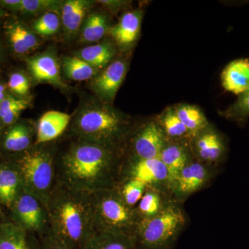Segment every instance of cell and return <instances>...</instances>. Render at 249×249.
Segmentation results:
<instances>
[{"label": "cell", "instance_id": "1", "mask_svg": "<svg viewBox=\"0 0 249 249\" xmlns=\"http://www.w3.org/2000/svg\"><path fill=\"white\" fill-rule=\"evenodd\" d=\"M123 152L78 140L56 160V180L78 191L93 193L115 188Z\"/></svg>", "mask_w": 249, "mask_h": 249}, {"label": "cell", "instance_id": "2", "mask_svg": "<svg viewBox=\"0 0 249 249\" xmlns=\"http://www.w3.org/2000/svg\"><path fill=\"white\" fill-rule=\"evenodd\" d=\"M50 231L72 249H84L96 233L91 193L57 181L47 201Z\"/></svg>", "mask_w": 249, "mask_h": 249}, {"label": "cell", "instance_id": "3", "mask_svg": "<svg viewBox=\"0 0 249 249\" xmlns=\"http://www.w3.org/2000/svg\"><path fill=\"white\" fill-rule=\"evenodd\" d=\"M132 126L127 118L112 109L93 106L83 109L72 124L77 139L123 152Z\"/></svg>", "mask_w": 249, "mask_h": 249}, {"label": "cell", "instance_id": "4", "mask_svg": "<svg viewBox=\"0 0 249 249\" xmlns=\"http://www.w3.org/2000/svg\"><path fill=\"white\" fill-rule=\"evenodd\" d=\"M47 144H35L26 151L10 155L5 160L17 171L22 189L38 198L45 206L56 183L57 159L53 149Z\"/></svg>", "mask_w": 249, "mask_h": 249}, {"label": "cell", "instance_id": "5", "mask_svg": "<svg viewBox=\"0 0 249 249\" xmlns=\"http://www.w3.org/2000/svg\"><path fill=\"white\" fill-rule=\"evenodd\" d=\"M91 204L96 232L135 235L140 222L137 211L121 199L115 188L91 193Z\"/></svg>", "mask_w": 249, "mask_h": 249}, {"label": "cell", "instance_id": "6", "mask_svg": "<svg viewBox=\"0 0 249 249\" xmlns=\"http://www.w3.org/2000/svg\"><path fill=\"white\" fill-rule=\"evenodd\" d=\"M187 222L182 204L173 200L158 215L140 220L134 235L139 249H173Z\"/></svg>", "mask_w": 249, "mask_h": 249}, {"label": "cell", "instance_id": "7", "mask_svg": "<svg viewBox=\"0 0 249 249\" xmlns=\"http://www.w3.org/2000/svg\"><path fill=\"white\" fill-rule=\"evenodd\" d=\"M9 210L10 220L31 235L39 238L50 230L47 207L29 192L22 189Z\"/></svg>", "mask_w": 249, "mask_h": 249}, {"label": "cell", "instance_id": "8", "mask_svg": "<svg viewBox=\"0 0 249 249\" xmlns=\"http://www.w3.org/2000/svg\"><path fill=\"white\" fill-rule=\"evenodd\" d=\"M127 179L137 180L147 187L170 192L168 170L159 158L124 157L119 182Z\"/></svg>", "mask_w": 249, "mask_h": 249}, {"label": "cell", "instance_id": "9", "mask_svg": "<svg viewBox=\"0 0 249 249\" xmlns=\"http://www.w3.org/2000/svg\"><path fill=\"white\" fill-rule=\"evenodd\" d=\"M218 168L194 160L180 172L170 186L175 201L183 204L192 196L209 186L217 175Z\"/></svg>", "mask_w": 249, "mask_h": 249}, {"label": "cell", "instance_id": "10", "mask_svg": "<svg viewBox=\"0 0 249 249\" xmlns=\"http://www.w3.org/2000/svg\"><path fill=\"white\" fill-rule=\"evenodd\" d=\"M191 148L195 160L218 168L226 160L227 145L225 139L213 127H206L191 139Z\"/></svg>", "mask_w": 249, "mask_h": 249}, {"label": "cell", "instance_id": "11", "mask_svg": "<svg viewBox=\"0 0 249 249\" xmlns=\"http://www.w3.org/2000/svg\"><path fill=\"white\" fill-rule=\"evenodd\" d=\"M130 150L124 157L159 158L167 139L157 121H149L129 134ZM128 137V138H129Z\"/></svg>", "mask_w": 249, "mask_h": 249}, {"label": "cell", "instance_id": "12", "mask_svg": "<svg viewBox=\"0 0 249 249\" xmlns=\"http://www.w3.org/2000/svg\"><path fill=\"white\" fill-rule=\"evenodd\" d=\"M36 126L24 121H18L9 126L1 134L0 145L10 155L26 151L35 145Z\"/></svg>", "mask_w": 249, "mask_h": 249}, {"label": "cell", "instance_id": "13", "mask_svg": "<svg viewBox=\"0 0 249 249\" xmlns=\"http://www.w3.org/2000/svg\"><path fill=\"white\" fill-rule=\"evenodd\" d=\"M190 142L168 141L160 152L159 159L168 170L170 186L183 168L195 160Z\"/></svg>", "mask_w": 249, "mask_h": 249}, {"label": "cell", "instance_id": "14", "mask_svg": "<svg viewBox=\"0 0 249 249\" xmlns=\"http://www.w3.org/2000/svg\"><path fill=\"white\" fill-rule=\"evenodd\" d=\"M71 116L58 111L45 113L36 125V145L49 143L60 137L68 127Z\"/></svg>", "mask_w": 249, "mask_h": 249}, {"label": "cell", "instance_id": "15", "mask_svg": "<svg viewBox=\"0 0 249 249\" xmlns=\"http://www.w3.org/2000/svg\"><path fill=\"white\" fill-rule=\"evenodd\" d=\"M0 249H39L38 237L6 219L0 222Z\"/></svg>", "mask_w": 249, "mask_h": 249}, {"label": "cell", "instance_id": "16", "mask_svg": "<svg viewBox=\"0 0 249 249\" xmlns=\"http://www.w3.org/2000/svg\"><path fill=\"white\" fill-rule=\"evenodd\" d=\"M126 73V65L121 60H116L106 69L94 80L93 88L103 98L112 100L119 91Z\"/></svg>", "mask_w": 249, "mask_h": 249}, {"label": "cell", "instance_id": "17", "mask_svg": "<svg viewBox=\"0 0 249 249\" xmlns=\"http://www.w3.org/2000/svg\"><path fill=\"white\" fill-rule=\"evenodd\" d=\"M223 88L240 95L249 88V59L240 58L228 64L221 74Z\"/></svg>", "mask_w": 249, "mask_h": 249}, {"label": "cell", "instance_id": "18", "mask_svg": "<svg viewBox=\"0 0 249 249\" xmlns=\"http://www.w3.org/2000/svg\"><path fill=\"white\" fill-rule=\"evenodd\" d=\"M173 200L175 199L170 192L147 187L146 191L135 207L139 219L143 220L155 217Z\"/></svg>", "mask_w": 249, "mask_h": 249}, {"label": "cell", "instance_id": "19", "mask_svg": "<svg viewBox=\"0 0 249 249\" xmlns=\"http://www.w3.org/2000/svg\"><path fill=\"white\" fill-rule=\"evenodd\" d=\"M22 189L17 171L7 162H0V205L9 209Z\"/></svg>", "mask_w": 249, "mask_h": 249}, {"label": "cell", "instance_id": "20", "mask_svg": "<svg viewBox=\"0 0 249 249\" xmlns=\"http://www.w3.org/2000/svg\"><path fill=\"white\" fill-rule=\"evenodd\" d=\"M84 249H139V247L134 236L96 232Z\"/></svg>", "mask_w": 249, "mask_h": 249}, {"label": "cell", "instance_id": "21", "mask_svg": "<svg viewBox=\"0 0 249 249\" xmlns=\"http://www.w3.org/2000/svg\"><path fill=\"white\" fill-rule=\"evenodd\" d=\"M141 22L142 13L140 11L127 13L121 18L115 27L111 29V36L121 45H131L138 37Z\"/></svg>", "mask_w": 249, "mask_h": 249}, {"label": "cell", "instance_id": "22", "mask_svg": "<svg viewBox=\"0 0 249 249\" xmlns=\"http://www.w3.org/2000/svg\"><path fill=\"white\" fill-rule=\"evenodd\" d=\"M31 73L37 81L62 85L56 59L50 55L32 58L28 62Z\"/></svg>", "mask_w": 249, "mask_h": 249}, {"label": "cell", "instance_id": "23", "mask_svg": "<svg viewBox=\"0 0 249 249\" xmlns=\"http://www.w3.org/2000/svg\"><path fill=\"white\" fill-rule=\"evenodd\" d=\"M168 142H191V132L180 120L174 109H166L157 120Z\"/></svg>", "mask_w": 249, "mask_h": 249}, {"label": "cell", "instance_id": "24", "mask_svg": "<svg viewBox=\"0 0 249 249\" xmlns=\"http://www.w3.org/2000/svg\"><path fill=\"white\" fill-rule=\"evenodd\" d=\"M89 5L84 0H70L62 4V21L67 31L74 33L79 29Z\"/></svg>", "mask_w": 249, "mask_h": 249}, {"label": "cell", "instance_id": "25", "mask_svg": "<svg viewBox=\"0 0 249 249\" xmlns=\"http://www.w3.org/2000/svg\"><path fill=\"white\" fill-rule=\"evenodd\" d=\"M173 109L193 137L210 125L204 113L196 106L183 104Z\"/></svg>", "mask_w": 249, "mask_h": 249}, {"label": "cell", "instance_id": "26", "mask_svg": "<svg viewBox=\"0 0 249 249\" xmlns=\"http://www.w3.org/2000/svg\"><path fill=\"white\" fill-rule=\"evenodd\" d=\"M6 34L11 47L16 53L24 54L36 49L37 46V38L34 34L26 29L22 24H9L6 29Z\"/></svg>", "mask_w": 249, "mask_h": 249}, {"label": "cell", "instance_id": "27", "mask_svg": "<svg viewBox=\"0 0 249 249\" xmlns=\"http://www.w3.org/2000/svg\"><path fill=\"white\" fill-rule=\"evenodd\" d=\"M27 100L7 96L0 103V127L4 129L18 122L19 116L27 109Z\"/></svg>", "mask_w": 249, "mask_h": 249}, {"label": "cell", "instance_id": "28", "mask_svg": "<svg viewBox=\"0 0 249 249\" xmlns=\"http://www.w3.org/2000/svg\"><path fill=\"white\" fill-rule=\"evenodd\" d=\"M113 55L112 47L106 43L89 46L80 52V58L95 69L106 67L110 62Z\"/></svg>", "mask_w": 249, "mask_h": 249}, {"label": "cell", "instance_id": "29", "mask_svg": "<svg viewBox=\"0 0 249 249\" xmlns=\"http://www.w3.org/2000/svg\"><path fill=\"white\" fill-rule=\"evenodd\" d=\"M220 114L227 120L235 122L241 127L245 126L249 118V88L239 95L237 101Z\"/></svg>", "mask_w": 249, "mask_h": 249}, {"label": "cell", "instance_id": "30", "mask_svg": "<svg viewBox=\"0 0 249 249\" xmlns=\"http://www.w3.org/2000/svg\"><path fill=\"white\" fill-rule=\"evenodd\" d=\"M147 187L142 181L127 179L119 181L114 188L126 204L131 207H136L146 191Z\"/></svg>", "mask_w": 249, "mask_h": 249}, {"label": "cell", "instance_id": "31", "mask_svg": "<svg viewBox=\"0 0 249 249\" xmlns=\"http://www.w3.org/2000/svg\"><path fill=\"white\" fill-rule=\"evenodd\" d=\"M63 69L67 77L76 81L89 80L96 73L94 67L76 57H67L64 59Z\"/></svg>", "mask_w": 249, "mask_h": 249}, {"label": "cell", "instance_id": "32", "mask_svg": "<svg viewBox=\"0 0 249 249\" xmlns=\"http://www.w3.org/2000/svg\"><path fill=\"white\" fill-rule=\"evenodd\" d=\"M107 30V20L103 15L93 14L85 22L83 31V40L88 42L101 40Z\"/></svg>", "mask_w": 249, "mask_h": 249}, {"label": "cell", "instance_id": "33", "mask_svg": "<svg viewBox=\"0 0 249 249\" xmlns=\"http://www.w3.org/2000/svg\"><path fill=\"white\" fill-rule=\"evenodd\" d=\"M60 19L53 11H49L41 16L34 24V30L41 36H51L58 31Z\"/></svg>", "mask_w": 249, "mask_h": 249}, {"label": "cell", "instance_id": "34", "mask_svg": "<svg viewBox=\"0 0 249 249\" xmlns=\"http://www.w3.org/2000/svg\"><path fill=\"white\" fill-rule=\"evenodd\" d=\"M57 1L49 0H22L19 11L27 14H36L55 7Z\"/></svg>", "mask_w": 249, "mask_h": 249}, {"label": "cell", "instance_id": "35", "mask_svg": "<svg viewBox=\"0 0 249 249\" xmlns=\"http://www.w3.org/2000/svg\"><path fill=\"white\" fill-rule=\"evenodd\" d=\"M8 86L11 91L20 96L27 94L29 91V80L21 73H13L10 76Z\"/></svg>", "mask_w": 249, "mask_h": 249}, {"label": "cell", "instance_id": "36", "mask_svg": "<svg viewBox=\"0 0 249 249\" xmlns=\"http://www.w3.org/2000/svg\"><path fill=\"white\" fill-rule=\"evenodd\" d=\"M38 240L39 249H72L55 237L50 230Z\"/></svg>", "mask_w": 249, "mask_h": 249}, {"label": "cell", "instance_id": "37", "mask_svg": "<svg viewBox=\"0 0 249 249\" xmlns=\"http://www.w3.org/2000/svg\"><path fill=\"white\" fill-rule=\"evenodd\" d=\"M22 0H4L1 1L4 6L11 9L19 10Z\"/></svg>", "mask_w": 249, "mask_h": 249}, {"label": "cell", "instance_id": "38", "mask_svg": "<svg viewBox=\"0 0 249 249\" xmlns=\"http://www.w3.org/2000/svg\"><path fill=\"white\" fill-rule=\"evenodd\" d=\"M6 98L5 95V87L4 85L0 84V103L2 102L3 100Z\"/></svg>", "mask_w": 249, "mask_h": 249}, {"label": "cell", "instance_id": "39", "mask_svg": "<svg viewBox=\"0 0 249 249\" xmlns=\"http://www.w3.org/2000/svg\"><path fill=\"white\" fill-rule=\"evenodd\" d=\"M0 206H1V205H0ZM5 219H6V218L5 217L4 213H3L1 207H0V222L5 220Z\"/></svg>", "mask_w": 249, "mask_h": 249}, {"label": "cell", "instance_id": "40", "mask_svg": "<svg viewBox=\"0 0 249 249\" xmlns=\"http://www.w3.org/2000/svg\"><path fill=\"white\" fill-rule=\"evenodd\" d=\"M2 132H3V129H1V127H0V139H1V134H2Z\"/></svg>", "mask_w": 249, "mask_h": 249}, {"label": "cell", "instance_id": "41", "mask_svg": "<svg viewBox=\"0 0 249 249\" xmlns=\"http://www.w3.org/2000/svg\"><path fill=\"white\" fill-rule=\"evenodd\" d=\"M1 12H0V18H1Z\"/></svg>", "mask_w": 249, "mask_h": 249}]
</instances>
